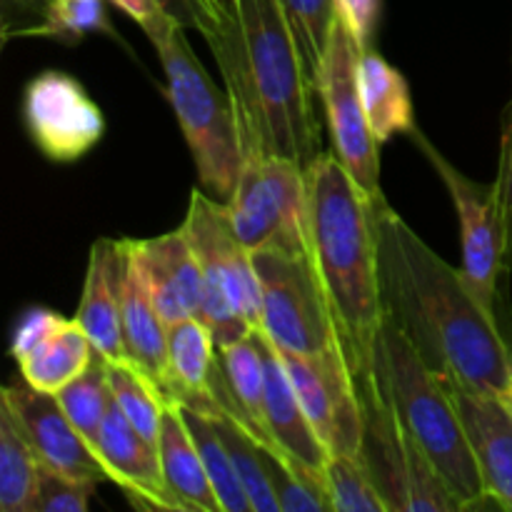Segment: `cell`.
<instances>
[{"instance_id": "6da1fadb", "label": "cell", "mask_w": 512, "mask_h": 512, "mask_svg": "<svg viewBox=\"0 0 512 512\" xmlns=\"http://www.w3.org/2000/svg\"><path fill=\"white\" fill-rule=\"evenodd\" d=\"M373 223L385 323L450 390L498 395L512 378V335L500 315L385 198L373 200Z\"/></svg>"}, {"instance_id": "7a4b0ae2", "label": "cell", "mask_w": 512, "mask_h": 512, "mask_svg": "<svg viewBox=\"0 0 512 512\" xmlns=\"http://www.w3.org/2000/svg\"><path fill=\"white\" fill-rule=\"evenodd\" d=\"M205 35L235 108L245 158L283 155L308 168L323 153L313 83L280 0H223Z\"/></svg>"}, {"instance_id": "3957f363", "label": "cell", "mask_w": 512, "mask_h": 512, "mask_svg": "<svg viewBox=\"0 0 512 512\" xmlns=\"http://www.w3.org/2000/svg\"><path fill=\"white\" fill-rule=\"evenodd\" d=\"M308 175V243L360 405L383 395L378 345L385 313L380 300L373 200L335 153H320Z\"/></svg>"}, {"instance_id": "277c9868", "label": "cell", "mask_w": 512, "mask_h": 512, "mask_svg": "<svg viewBox=\"0 0 512 512\" xmlns=\"http://www.w3.org/2000/svg\"><path fill=\"white\" fill-rule=\"evenodd\" d=\"M378 375L403 428L435 465L460 510H478L493 503L485 493L483 475L453 390L390 323H383L380 330Z\"/></svg>"}, {"instance_id": "5b68a950", "label": "cell", "mask_w": 512, "mask_h": 512, "mask_svg": "<svg viewBox=\"0 0 512 512\" xmlns=\"http://www.w3.org/2000/svg\"><path fill=\"white\" fill-rule=\"evenodd\" d=\"M165 70V93L193 153L198 180L208 195L228 200L243 168L238 118L228 90H220L193 53L185 25L173 20L150 38Z\"/></svg>"}, {"instance_id": "8992f818", "label": "cell", "mask_w": 512, "mask_h": 512, "mask_svg": "<svg viewBox=\"0 0 512 512\" xmlns=\"http://www.w3.org/2000/svg\"><path fill=\"white\" fill-rule=\"evenodd\" d=\"M263 288V333L283 353L345 358L310 250L265 248L253 253Z\"/></svg>"}, {"instance_id": "52a82bcc", "label": "cell", "mask_w": 512, "mask_h": 512, "mask_svg": "<svg viewBox=\"0 0 512 512\" xmlns=\"http://www.w3.org/2000/svg\"><path fill=\"white\" fill-rule=\"evenodd\" d=\"M225 205L250 253L265 248L310 250L308 175L295 160L283 155L245 158L238 185Z\"/></svg>"}, {"instance_id": "ba28073f", "label": "cell", "mask_w": 512, "mask_h": 512, "mask_svg": "<svg viewBox=\"0 0 512 512\" xmlns=\"http://www.w3.org/2000/svg\"><path fill=\"white\" fill-rule=\"evenodd\" d=\"M360 460L388 512H460L458 500L400 423L390 398L363 405Z\"/></svg>"}, {"instance_id": "9c48e42d", "label": "cell", "mask_w": 512, "mask_h": 512, "mask_svg": "<svg viewBox=\"0 0 512 512\" xmlns=\"http://www.w3.org/2000/svg\"><path fill=\"white\" fill-rule=\"evenodd\" d=\"M360 48L343 20H335L328 50L318 70V98L325 110L333 153L370 198H385L380 188V145L365 118L358 85Z\"/></svg>"}, {"instance_id": "30bf717a", "label": "cell", "mask_w": 512, "mask_h": 512, "mask_svg": "<svg viewBox=\"0 0 512 512\" xmlns=\"http://www.w3.org/2000/svg\"><path fill=\"white\" fill-rule=\"evenodd\" d=\"M410 138L423 148L433 168L438 170L440 180L453 198L455 213L460 220V245H463V275L470 283L473 293L488 305L493 313L500 315V278L508 275L505 263V235L503 220H500L498 198H495L493 183L485 185L460 173L440 150L420 133L418 128Z\"/></svg>"}, {"instance_id": "8fae6325", "label": "cell", "mask_w": 512, "mask_h": 512, "mask_svg": "<svg viewBox=\"0 0 512 512\" xmlns=\"http://www.w3.org/2000/svg\"><path fill=\"white\" fill-rule=\"evenodd\" d=\"M180 228L200 260L205 293H225L250 328H263V288L255 258L235 233L228 205L205 190H193Z\"/></svg>"}, {"instance_id": "7c38bea8", "label": "cell", "mask_w": 512, "mask_h": 512, "mask_svg": "<svg viewBox=\"0 0 512 512\" xmlns=\"http://www.w3.org/2000/svg\"><path fill=\"white\" fill-rule=\"evenodd\" d=\"M23 123L35 148L53 163H75L100 143L105 118L73 75L45 70L23 93Z\"/></svg>"}, {"instance_id": "4fadbf2b", "label": "cell", "mask_w": 512, "mask_h": 512, "mask_svg": "<svg viewBox=\"0 0 512 512\" xmlns=\"http://www.w3.org/2000/svg\"><path fill=\"white\" fill-rule=\"evenodd\" d=\"M298 398L310 425L328 453L360 458L363 445V405L345 358H305L283 353Z\"/></svg>"}, {"instance_id": "5bb4252c", "label": "cell", "mask_w": 512, "mask_h": 512, "mask_svg": "<svg viewBox=\"0 0 512 512\" xmlns=\"http://www.w3.org/2000/svg\"><path fill=\"white\" fill-rule=\"evenodd\" d=\"M0 400L13 410L45 468L85 483H108V470L70 423L58 395L35 390L25 380H18L0 390Z\"/></svg>"}, {"instance_id": "9a60e30c", "label": "cell", "mask_w": 512, "mask_h": 512, "mask_svg": "<svg viewBox=\"0 0 512 512\" xmlns=\"http://www.w3.org/2000/svg\"><path fill=\"white\" fill-rule=\"evenodd\" d=\"M10 355L25 383L58 395L88 368L95 348L78 320H65L53 310L35 308L15 328Z\"/></svg>"}, {"instance_id": "2e32d148", "label": "cell", "mask_w": 512, "mask_h": 512, "mask_svg": "<svg viewBox=\"0 0 512 512\" xmlns=\"http://www.w3.org/2000/svg\"><path fill=\"white\" fill-rule=\"evenodd\" d=\"M130 240L98 238L90 248L83 293L75 320L108 360H125L123 290L128 275Z\"/></svg>"}, {"instance_id": "e0dca14e", "label": "cell", "mask_w": 512, "mask_h": 512, "mask_svg": "<svg viewBox=\"0 0 512 512\" xmlns=\"http://www.w3.org/2000/svg\"><path fill=\"white\" fill-rule=\"evenodd\" d=\"M95 453L108 470L110 483L120 485L135 508L183 512L165 485L158 448L130 425L115 400L100 430Z\"/></svg>"}, {"instance_id": "ac0fdd59", "label": "cell", "mask_w": 512, "mask_h": 512, "mask_svg": "<svg viewBox=\"0 0 512 512\" xmlns=\"http://www.w3.org/2000/svg\"><path fill=\"white\" fill-rule=\"evenodd\" d=\"M130 245L165 323L173 325L193 315L200 318L205 275L183 228L158 238L130 240Z\"/></svg>"}, {"instance_id": "d6986e66", "label": "cell", "mask_w": 512, "mask_h": 512, "mask_svg": "<svg viewBox=\"0 0 512 512\" xmlns=\"http://www.w3.org/2000/svg\"><path fill=\"white\" fill-rule=\"evenodd\" d=\"M253 333L258 338L265 365V420H268L270 435L293 463L325 478V463L330 453L305 415L288 365L263 330L258 328Z\"/></svg>"}, {"instance_id": "ffe728a7", "label": "cell", "mask_w": 512, "mask_h": 512, "mask_svg": "<svg viewBox=\"0 0 512 512\" xmlns=\"http://www.w3.org/2000/svg\"><path fill=\"white\" fill-rule=\"evenodd\" d=\"M465 433L473 445L485 493L495 508L512 512V418L498 395L453 390Z\"/></svg>"}, {"instance_id": "44dd1931", "label": "cell", "mask_w": 512, "mask_h": 512, "mask_svg": "<svg viewBox=\"0 0 512 512\" xmlns=\"http://www.w3.org/2000/svg\"><path fill=\"white\" fill-rule=\"evenodd\" d=\"M125 360L143 370L160 390H168V323L155 305L143 268L130 245L123 290ZM168 398V395H165Z\"/></svg>"}, {"instance_id": "7402d4cb", "label": "cell", "mask_w": 512, "mask_h": 512, "mask_svg": "<svg viewBox=\"0 0 512 512\" xmlns=\"http://www.w3.org/2000/svg\"><path fill=\"white\" fill-rule=\"evenodd\" d=\"M158 455L163 465L165 485L178 500L183 512H223L215 498L213 483L208 478L203 458L198 453L193 433L183 418L180 403L168 400L160 420Z\"/></svg>"}, {"instance_id": "603a6c76", "label": "cell", "mask_w": 512, "mask_h": 512, "mask_svg": "<svg viewBox=\"0 0 512 512\" xmlns=\"http://www.w3.org/2000/svg\"><path fill=\"white\" fill-rule=\"evenodd\" d=\"M218 358V340L203 318L168 325V400L200 405L210 398V375Z\"/></svg>"}, {"instance_id": "cb8c5ba5", "label": "cell", "mask_w": 512, "mask_h": 512, "mask_svg": "<svg viewBox=\"0 0 512 512\" xmlns=\"http://www.w3.org/2000/svg\"><path fill=\"white\" fill-rule=\"evenodd\" d=\"M358 85L365 118L378 145H385L395 135L413 133V98H410L408 80L398 68L380 58L375 50H363L358 63Z\"/></svg>"}, {"instance_id": "d4e9b609", "label": "cell", "mask_w": 512, "mask_h": 512, "mask_svg": "<svg viewBox=\"0 0 512 512\" xmlns=\"http://www.w3.org/2000/svg\"><path fill=\"white\" fill-rule=\"evenodd\" d=\"M38 453L13 410L0 400V510L30 512L40 478Z\"/></svg>"}, {"instance_id": "484cf974", "label": "cell", "mask_w": 512, "mask_h": 512, "mask_svg": "<svg viewBox=\"0 0 512 512\" xmlns=\"http://www.w3.org/2000/svg\"><path fill=\"white\" fill-rule=\"evenodd\" d=\"M180 410H183L185 423H188L195 445H198V453L203 458L205 470H208V478L213 483L220 508H223V512H253L248 493H245L233 458L228 453V445H225L218 428H215L213 415L208 410L190 408V405L183 403H180Z\"/></svg>"}, {"instance_id": "4316f807", "label": "cell", "mask_w": 512, "mask_h": 512, "mask_svg": "<svg viewBox=\"0 0 512 512\" xmlns=\"http://www.w3.org/2000/svg\"><path fill=\"white\" fill-rule=\"evenodd\" d=\"M198 410H208L215 420V428H218L220 438L228 445V453L233 458L235 470H238V478L243 483L245 493H248L253 512H280V503L275 498L273 488H270L268 473H265L263 453H260V443L233 418V415L225 413L215 400L200 405Z\"/></svg>"}, {"instance_id": "83f0119b", "label": "cell", "mask_w": 512, "mask_h": 512, "mask_svg": "<svg viewBox=\"0 0 512 512\" xmlns=\"http://www.w3.org/2000/svg\"><path fill=\"white\" fill-rule=\"evenodd\" d=\"M58 400L63 405L65 415L70 418V423L88 440L90 448L98 450L100 430H103L105 418H108L110 405H113V390H110L108 380V358L95 353L88 368L73 383L60 390Z\"/></svg>"}, {"instance_id": "f1b7e54d", "label": "cell", "mask_w": 512, "mask_h": 512, "mask_svg": "<svg viewBox=\"0 0 512 512\" xmlns=\"http://www.w3.org/2000/svg\"><path fill=\"white\" fill-rule=\"evenodd\" d=\"M108 380L113 400L135 430L158 448L160 420L168 398L140 368L128 360H108Z\"/></svg>"}, {"instance_id": "f546056e", "label": "cell", "mask_w": 512, "mask_h": 512, "mask_svg": "<svg viewBox=\"0 0 512 512\" xmlns=\"http://www.w3.org/2000/svg\"><path fill=\"white\" fill-rule=\"evenodd\" d=\"M280 5H283L295 48L303 58L305 73L318 93V70L328 50L333 25L338 20L335 0H280Z\"/></svg>"}, {"instance_id": "4dcf8cb0", "label": "cell", "mask_w": 512, "mask_h": 512, "mask_svg": "<svg viewBox=\"0 0 512 512\" xmlns=\"http://www.w3.org/2000/svg\"><path fill=\"white\" fill-rule=\"evenodd\" d=\"M325 485L333 512H388L360 458L330 453L325 463Z\"/></svg>"}, {"instance_id": "1f68e13d", "label": "cell", "mask_w": 512, "mask_h": 512, "mask_svg": "<svg viewBox=\"0 0 512 512\" xmlns=\"http://www.w3.org/2000/svg\"><path fill=\"white\" fill-rule=\"evenodd\" d=\"M95 488V483L68 478L43 465L30 512H85Z\"/></svg>"}, {"instance_id": "d6a6232c", "label": "cell", "mask_w": 512, "mask_h": 512, "mask_svg": "<svg viewBox=\"0 0 512 512\" xmlns=\"http://www.w3.org/2000/svg\"><path fill=\"white\" fill-rule=\"evenodd\" d=\"M98 30L110 33L103 0H55L53 18H50L45 38L75 43L83 35L98 33Z\"/></svg>"}, {"instance_id": "836d02e7", "label": "cell", "mask_w": 512, "mask_h": 512, "mask_svg": "<svg viewBox=\"0 0 512 512\" xmlns=\"http://www.w3.org/2000/svg\"><path fill=\"white\" fill-rule=\"evenodd\" d=\"M55 0H0V33L3 40L25 35H48Z\"/></svg>"}, {"instance_id": "e575fe53", "label": "cell", "mask_w": 512, "mask_h": 512, "mask_svg": "<svg viewBox=\"0 0 512 512\" xmlns=\"http://www.w3.org/2000/svg\"><path fill=\"white\" fill-rule=\"evenodd\" d=\"M493 188H495V198H498L500 220H503L505 263H508V268H512V98L503 115L498 178H495Z\"/></svg>"}, {"instance_id": "d590c367", "label": "cell", "mask_w": 512, "mask_h": 512, "mask_svg": "<svg viewBox=\"0 0 512 512\" xmlns=\"http://www.w3.org/2000/svg\"><path fill=\"white\" fill-rule=\"evenodd\" d=\"M335 8H338V18L353 33L355 43L368 50L375 25H378L380 0H335Z\"/></svg>"}, {"instance_id": "8d00e7d4", "label": "cell", "mask_w": 512, "mask_h": 512, "mask_svg": "<svg viewBox=\"0 0 512 512\" xmlns=\"http://www.w3.org/2000/svg\"><path fill=\"white\" fill-rule=\"evenodd\" d=\"M160 3L178 23H183L185 28L198 30L203 38L220 23L225 10V5L223 8H213L205 0H160Z\"/></svg>"}, {"instance_id": "74e56055", "label": "cell", "mask_w": 512, "mask_h": 512, "mask_svg": "<svg viewBox=\"0 0 512 512\" xmlns=\"http://www.w3.org/2000/svg\"><path fill=\"white\" fill-rule=\"evenodd\" d=\"M110 3L118 5L125 15H130V18L145 30L148 38H153L155 33H160L165 25H170L175 20L173 15L163 8L160 0H110Z\"/></svg>"}, {"instance_id": "f35d334b", "label": "cell", "mask_w": 512, "mask_h": 512, "mask_svg": "<svg viewBox=\"0 0 512 512\" xmlns=\"http://www.w3.org/2000/svg\"><path fill=\"white\" fill-rule=\"evenodd\" d=\"M498 400L503 403V408L508 410V415L512 418V378H510V383L498 393Z\"/></svg>"}]
</instances>
